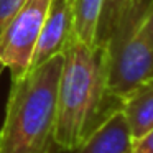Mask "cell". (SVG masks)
<instances>
[{"instance_id": "obj_11", "label": "cell", "mask_w": 153, "mask_h": 153, "mask_svg": "<svg viewBox=\"0 0 153 153\" xmlns=\"http://www.w3.org/2000/svg\"><path fill=\"white\" fill-rule=\"evenodd\" d=\"M133 153H153V127L146 133H143L138 138H133L132 143Z\"/></svg>"}, {"instance_id": "obj_4", "label": "cell", "mask_w": 153, "mask_h": 153, "mask_svg": "<svg viewBox=\"0 0 153 153\" xmlns=\"http://www.w3.org/2000/svg\"><path fill=\"white\" fill-rule=\"evenodd\" d=\"M51 0H25L18 12L0 31V64L10 71L12 81L28 73L35 45Z\"/></svg>"}, {"instance_id": "obj_9", "label": "cell", "mask_w": 153, "mask_h": 153, "mask_svg": "<svg viewBox=\"0 0 153 153\" xmlns=\"http://www.w3.org/2000/svg\"><path fill=\"white\" fill-rule=\"evenodd\" d=\"M138 0H104L102 10L99 17V25H97L96 33V43L104 45L112 30L119 25V22L127 15V12L137 4Z\"/></svg>"}, {"instance_id": "obj_13", "label": "cell", "mask_w": 153, "mask_h": 153, "mask_svg": "<svg viewBox=\"0 0 153 153\" xmlns=\"http://www.w3.org/2000/svg\"><path fill=\"white\" fill-rule=\"evenodd\" d=\"M2 69H4V66H2V64H0V73H2Z\"/></svg>"}, {"instance_id": "obj_2", "label": "cell", "mask_w": 153, "mask_h": 153, "mask_svg": "<svg viewBox=\"0 0 153 153\" xmlns=\"http://www.w3.org/2000/svg\"><path fill=\"white\" fill-rule=\"evenodd\" d=\"M63 53L12 81L0 128V153H53Z\"/></svg>"}, {"instance_id": "obj_3", "label": "cell", "mask_w": 153, "mask_h": 153, "mask_svg": "<svg viewBox=\"0 0 153 153\" xmlns=\"http://www.w3.org/2000/svg\"><path fill=\"white\" fill-rule=\"evenodd\" d=\"M152 0H138L104 41L107 87L120 100L153 77V41L142 28Z\"/></svg>"}, {"instance_id": "obj_6", "label": "cell", "mask_w": 153, "mask_h": 153, "mask_svg": "<svg viewBox=\"0 0 153 153\" xmlns=\"http://www.w3.org/2000/svg\"><path fill=\"white\" fill-rule=\"evenodd\" d=\"M132 143L133 137L119 107L73 153H133Z\"/></svg>"}, {"instance_id": "obj_1", "label": "cell", "mask_w": 153, "mask_h": 153, "mask_svg": "<svg viewBox=\"0 0 153 153\" xmlns=\"http://www.w3.org/2000/svg\"><path fill=\"white\" fill-rule=\"evenodd\" d=\"M120 104L107 87L105 51L102 45H84L71 35L63 51L58 84L54 143L64 152L76 150Z\"/></svg>"}, {"instance_id": "obj_7", "label": "cell", "mask_w": 153, "mask_h": 153, "mask_svg": "<svg viewBox=\"0 0 153 153\" xmlns=\"http://www.w3.org/2000/svg\"><path fill=\"white\" fill-rule=\"evenodd\" d=\"M120 110L128 123L133 138H138L153 127V77L140 84L120 100Z\"/></svg>"}, {"instance_id": "obj_5", "label": "cell", "mask_w": 153, "mask_h": 153, "mask_svg": "<svg viewBox=\"0 0 153 153\" xmlns=\"http://www.w3.org/2000/svg\"><path fill=\"white\" fill-rule=\"evenodd\" d=\"M73 35V0H51L50 10L43 22L35 45L30 68L61 54Z\"/></svg>"}, {"instance_id": "obj_10", "label": "cell", "mask_w": 153, "mask_h": 153, "mask_svg": "<svg viewBox=\"0 0 153 153\" xmlns=\"http://www.w3.org/2000/svg\"><path fill=\"white\" fill-rule=\"evenodd\" d=\"M23 4L25 0H0V31L4 30L8 20L17 13Z\"/></svg>"}, {"instance_id": "obj_12", "label": "cell", "mask_w": 153, "mask_h": 153, "mask_svg": "<svg viewBox=\"0 0 153 153\" xmlns=\"http://www.w3.org/2000/svg\"><path fill=\"white\" fill-rule=\"evenodd\" d=\"M142 28H143V31H145L146 36L153 41V0H152V4H150V7H148V12H146L145 18H143Z\"/></svg>"}, {"instance_id": "obj_8", "label": "cell", "mask_w": 153, "mask_h": 153, "mask_svg": "<svg viewBox=\"0 0 153 153\" xmlns=\"http://www.w3.org/2000/svg\"><path fill=\"white\" fill-rule=\"evenodd\" d=\"M104 0H73V35L84 45L94 46Z\"/></svg>"}]
</instances>
